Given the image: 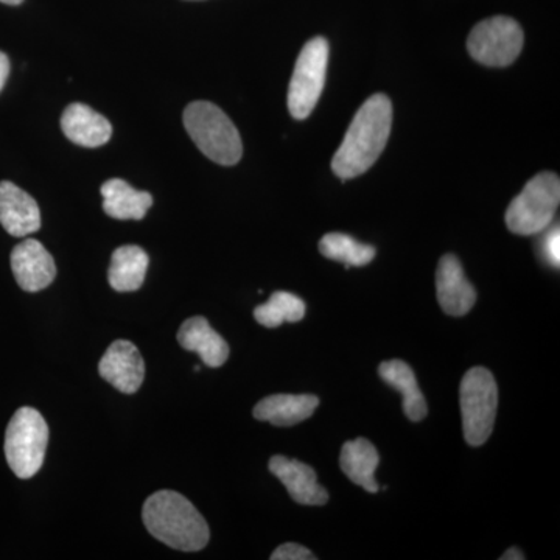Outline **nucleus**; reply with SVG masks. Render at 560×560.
I'll list each match as a JSON object with an SVG mask.
<instances>
[{"instance_id": "f257e3e1", "label": "nucleus", "mask_w": 560, "mask_h": 560, "mask_svg": "<svg viewBox=\"0 0 560 560\" xmlns=\"http://www.w3.org/2000/svg\"><path fill=\"white\" fill-rule=\"evenodd\" d=\"M393 128V103L375 94L353 117L340 149L331 160V171L341 179H352L370 171L388 143Z\"/></svg>"}, {"instance_id": "f03ea898", "label": "nucleus", "mask_w": 560, "mask_h": 560, "mask_svg": "<svg viewBox=\"0 0 560 560\" xmlns=\"http://www.w3.org/2000/svg\"><path fill=\"white\" fill-rule=\"evenodd\" d=\"M142 521L154 539L173 550L200 551L209 544L208 522L186 497L160 490L147 499Z\"/></svg>"}, {"instance_id": "7ed1b4c3", "label": "nucleus", "mask_w": 560, "mask_h": 560, "mask_svg": "<svg viewBox=\"0 0 560 560\" xmlns=\"http://www.w3.org/2000/svg\"><path fill=\"white\" fill-rule=\"evenodd\" d=\"M184 127L205 156L220 165L242 160L241 132L230 117L210 102H194L184 110Z\"/></svg>"}, {"instance_id": "20e7f679", "label": "nucleus", "mask_w": 560, "mask_h": 560, "mask_svg": "<svg viewBox=\"0 0 560 560\" xmlns=\"http://www.w3.org/2000/svg\"><path fill=\"white\" fill-rule=\"evenodd\" d=\"M49 444V427L35 408L24 407L14 412L7 427L5 451L10 469L21 480L38 474L46 458Z\"/></svg>"}, {"instance_id": "39448f33", "label": "nucleus", "mask_w": 560, "mask_h": 560, "mask_svg": "<svg viewBox=\"0 0 560 560\" xmlns=\"http://www.w3.org/2000/svg\"><path fill=\"white\" fill-rule=\"evenodd\" d=\"M560 202V179L551 172L539 173L514 198L506 212V224L518 235L545 232L555 221Z\"/></svg>"}, {"instance_id": "423d86ee", "label": "nucleus", "mask_w": 560, "mask_h": 560, "mask_svg": "<svg viewBox=\"0 0 560 560\" xmlns=\"http://www.w3.org/2000/svg\"><path fill=\"white\" fill-rule=\"evenodd\" d=\"M459 397L464 438L467 444L480 447L492 434L499 405V389L492 372L481 366L467 371L460 382Z\"/></svg>"}, {"instance_id": "0eeeda50", "label": "nucleus", "mask_w": 560, "mask_h": 560, "mask_svg": "<svg viewBox=\"0 0 560 560\" xmlns=\"http://www.w3.org/2000/svg\"><path fill=\"white\" fill-rule=\"evenodd\" d=\"M329 43L323 36L302 47L289 88V109L296 120H305L318 105L326 86Z\"/></svg>"}, {"instance_id": "6e6552de", "label": "nucleus", "mask_w": 560, "mask_h": 560, "mask_svg": "<svg viewBox=\"0 0 560 560\" xmlns=\"http://www.w3.org/2000/svg\"><path fill=\"white\" fill-rule=\"evenodd\" d=\"M525 35L517 21L493 16L475 25L467 39V50L475 61L488 68H508L517 60Z\"/></svg>"}, {"instance_id": "1a4fd4ad", "label": "nucleus", "mask_w": 560, "mask_h": 560, "mask_svg": "<svg viewBox=\"0 0 560 560\" xmlns=\"http://www.w3.org/2000/svg\"><path fill=\"white\" fill-rule=\"evenodd\" d=\"M103 381L124 394L138 393L145 377V363L131 341L117 340L109 346L98 363Z\"/></svg>"}, {"instance_id": "9d476101", "label": "nucleus", "mask_w": 560, "mask_h": 560, "mask_svg": "<svg viewBox=\"0 0 560 560\" xmlns=\"http://www.w3.org/2000/svg\"><path fill=\"white\" fill-rule=\"evenodd\" d=\"M11 271L22 290L36 293L47 289L57 276V265L38 241H24L11 250Z\"/></svg>"}, {"instance_id": "9b49d317", "label": "nucleus", "mask_w": 560, "mask_h": 560, "mask_svg": "<svg viewBox=\"0 0 560 560\" xmlns=\"http://www.w3.org/2000/svg\"><path fill=\"white\" fill-rule=\"evenodd\" d=\"M438 301L447 315H467L477 302V290L466 278L458 257L445 254L436 272Z\"/></svg>"}, {"instance_id": "f8f14e48", "label": "nucleus", "mask_w": 560, "mask_h": 560, "mask_svg": "<svg viewBox=\"0 0 560 560\" xmlns=\"http://www.w3.org/2000/svg\"><path fill=\"white\" fill-rule=\"evenodd\" d=\"M268 467L296 503L304 506H324L329 501V492L319 485L318 475L307 464L276 455Z\"/></svg>"}, {"instance_id": "ddd939ff", "label": "nucleus", "mask_w": 560, "mask_h": 560, "mask_svg": "<svg viewBox=\"0 0 560 560\" xmlns=\"http://www.w3.org/2000/svg\"><path fill=\"white\" fill-rule=\"evenodd\" d=\"M0 224L13 237H25L40 228L38 202L10 180L0 183Z\"/></svg>"}, {"instance_id": "4468645a", "label": "nucleus", "mask_w": 560, "mask_h": 560, "mask_svg": "<svg viewBox=\"0 0 560 560\" xmlns=\"http://www.w3.org/2000/svg\"><path fill=\"white\" fill-rule=\"evenodd\" d=\"M61 128L66 138L88 149L105 145L113 136V127L105 116L83 103H72L61 117Z\"/></svg>"}, {"instance_id": "2eb2a0df", "label": "nucleus", "mask_w": 560, "mask_h": 560, "mask_svg": "<svg viewBox=\"0 0 560 560\" xmlns=\"http://www.w3.org/2000/svg\"><path fill=\"white\" fill-rule=\"evenodd\" d=\"M176 338L180 348L197 352L206 366L220 368L230 359V346L202 316L187 319Z\"/></svg>"}, {"instance_id": "dca6fc26", "label": "nucleus", "mask_w": 560, "mask_h": 560, "mask_svg": "<svg viewBox=\"0 0 560 560\" xmlns=\"http://www.w3.org/2000/svg\"><path fill=\"white\" fill-rule=\"evenodd\" d=\"M318 407L319 399L312 394H276L260 400L253 415L261 422H270L276 427H291L311 418Z\"/></svg>"}, {"instance_id": "f3484780", "label": "nucleus", "mask_w": 560, "mask_h": 560, "mask_svg": "<svg viewBox=\"0 0 560 560\" xmlns=\"http://www.w3.org/2000/svg\"><path fill=\"white\" fill-rule=\"evenodd\" d=\"M381 464L377 448L368 440L349 441L342 445L340 466L353 485L361 486L368 492H378L381 486L375 480V470Z\"/></svg>"}, {"instance_id": "a211bd4d", "label": "nucleus", "mask_w": 560, "mask_h": 560, "mask_svg": "<svg viewBox=\"0 0 560 560\" xmlns=\"http://www.w3.org/2000/svg\"><path fill=\"white\" fill-rule=\"evenodd\" d=\"M103 210L116 220H142L147 215L153 197L149 191L132 189L121 179L106 180L102 186Z\"/></svg>"}, {"instance_id": "6ab92c4d", "label": "nucleus", "mask_w": 560, "mask_h": 560, "mask_svg": "<svg viewBox=\"0 0 560 560\" xmlns=\"http://www.w3.org/2000/svg\"><path fill=\"white\" fill-rule=\"evenodd\" d=\"M378 374L383 382L388 383L390 388L399 390L404 397V412L408 419L420 422L427 418L429 407L410 364L401 360L385 361L378 366Z\"/></svg>"}, {"instance_id": "aec40b11", "label": "nucleus", "mask_w": 560, "mask_h": 560, "mask_svg": "<svg viewBox=\"0 0 560 560\" xmlns=\"http://www.w3.org/2000/svg\"><path fill=\"white\" fill-rule=\"evenodd\" d=\"M150 259L145 250L139 246L128 245L114 250L110 259L109 285L120 293L139 290L145 280Z\"/></svg>"}, {"instance_id": "412c9836", "label": "nucleus", "mask_w": 560, "mask_h": 560, "mask_svg": "<svg viewBox=\"0 0 560 560\" xmlns=\"http://www.w3.org/2000/svg\"><path fill=\"white\" fill-rule=\"evenodd\" d=\"M319 250L327 259L340 261L345 267H366L374 260L377 249L371 245L357 242L355 238L340 232L324 235L319 242Z\"/></svg>"}, {"instance_id": "4be33fe9", "label": "nucleus", "mask_w": 560, "mask_h": 560, "mask_svg": "<svg viewBox=\"0 0 560 560\" xmlns=\"http://www.w3.org/2000/svg\"><path fill=\"white\" fill-rule=\"evenodd\" d=\"M307 312L305 302L289 291H276L265 304L254 311V318L260 326L276 329L283 323H300Z\"/></svg>"}, {"instance_id": "5701e85b", "label": "nucleus", "mask_w": 560, "mask_h": 560, "mask_svg": "<svg viewBox=\"0 0 560 560\" xmlns=\"http://www.w3.org/2000/svg\"><path fill=\"white\" fill-rule=\"evenodd\" d=\"M540 254L541 259L547 261L550 267L559 268L560 232L558 224L544 235V241L540 242Z\"/></svg>"}, {"instance_id": "b1692460", "label": "nucleus", "mask_w": 560, "mask_h": 560, "mask_svg": "<svg viewBox=\"0 0 560 560\" xmlns=\"http://www.w3.org/2000/svg\"><path fill=\"white\" fill-rule=\"evenodd\" d=\"M316 556L313 555L311 550H307L305 547H301V545L293 544H283L280 545L278 550L272 552L271 560H315Z\"/></svg>"}, {"instance_id": "393cba45", "label": "nucleus", "mask_w": 560, "mask_h": 560, "mask_svg": "<svg viewBox=\"0 0 560 560\" xmlns=\"http://www.w3.org/2000/svg\"><path fill=\"white\" fill-rule=\"evenodd\" d=\"M10 75V60L3 51H0V92L5 86L7 79Z\"/></svg>"}, {"instance_id": "a878e982", "label": "nucleus", "mask_w": 560, "mask_h": 560, "mask_svg": "<svg viewBox=\"0 0 560 560\" xmlns=\"http://www.w3.org/2000/svg\"><path fill=\"white\" fill-rule=\"evenodd\" d=\"M501 560H523L525 559V556H523V552L521 550H517V548H510L506 552H504L503 556L500 558Z\"/></svg>"}, {"instance_id": "bb28decb", "label": "nucleus", "mask_w": 560, "mask_h": 560, "mask_svg": "<svg viewBox=\"0 0 560 560\" xmlns=\"http://www.w3.org/2000/svg\"><path fill=\"white\" fill-rule=\"evenodd\" d=\"M2 3H7V5H21L24 0H0Z\"/></svg>"}]
</instances>
